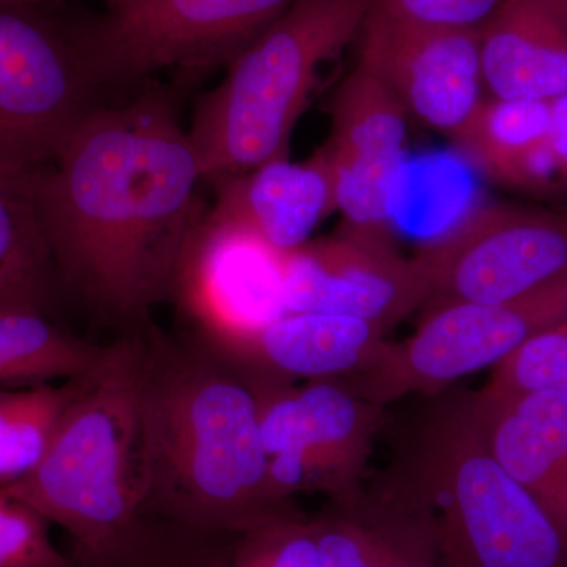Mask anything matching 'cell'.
<instances>
[{
    "mask_svg": "<svg viewBox=\"0 0 567 567\" xmlns=\"http://www.w3.org/2000/svg\"><path fill=\"white\" fill-rule=\"evenodd\" d=\"M63 295L29 175L0 173V311L33 309L58 317Z\"/></svg>",
    "mask_w": 567,
    "mask_h": 567,
    "instance_id": "obj_21",
    "label": "cell"
},
{
    "mask_svg": "<svg viewBox=\"0 0 567 567\" xmlns=\"http://www.w3.org/2000/svg\"><path fill=\"white\" fill-rule=\"evenodd\" d=\"M383 334L385 330L379 324L357 317L284 312L241 338L200 341L249 368L293 382L353 374L385 342Z\"/></svg>",
    "mask_w": 567,
    "mask_h": 567,
    "instance_id": "obj_18",
    "label": "cell"
},
{
    "mask_svg": "<svg viewBox=\"0 0 567 567\" xmlns=\"http://www.w3.org/2000/svg\"><path fill=\"white\" fill-rule=\"evenodd\" d=\"M502 2L503 0H374L369 14L409 28L480 32Z\"/></svg>",
    "mask_w": 567,
    "mask_h": 567,
    "instance_id": "obj_27",
    "label": "cell"
},
{
    "mask_svg": "<svg viewBox=\"0 0 567 567\" xmlns=\"http://www.w3.org/2000/svg\"><path fill=\"white\" fill-rule=\"evenodd\" d=\"M71 33L51 3L0 7V173L31 175L99 106Z\"/></svg>",
    "mask_w": 567,
    "mask_h": 567,
    "instance_id": "obj_8",
    "label": "cell"
},
{
    "mask_svg": "<svg viewBox=\"0 0 567 567\" xmlns=\"http://www.w3.org/2000/svg\"><path fill=\"white\" fill-rule=\"evenodd\" d=\"M51 2L52 0H0V7H39Z\"/></svg>",
    "mask_w": 567,
    "mask_h": 567,
    "instance_id": "obj_31",
    "label": "cell"
},
{
    "mask_svg": "<svg viewBox=\"0 0 567 567\" xmlns=\"http://www.w3.org/2000/svg\"><path fill=\"white\" fill-rule=\"evenodd\" d=\"M451 140L481 173L506 188L558 193L550 102L486 96Z\"/></svg>",
    "mask_w": 567,
    "mask_h": 567,
    "instance_id": "obj_19",
    "label": "cell"
},
{
    "mask_svg": "<svg viewBox=\"0 0 567 567\" xmlns=\"http://www.w3.org/2000/svg\"><path fill=\"white\" fill-rule=\"evenodd\" d=\"M372 2L293 0L235 55L188 130L205 182L287 158L317 71L360 35Z\"/></svg>",
    "mask_w": 567,
    "mask_h": 567,
    "instance_id": "obj_4",
    "label": "cell"
},
{
    "mask_svg": "<svg viewBox=\"0 0 567 567\" xmlns=\"http://www.w3.org/2000/svg\"><path fill=\"white\" fill-rule=\"evenodd\" d=\"M559 2H561V3H563V6H565V7H566V9H567V0H559Z\"/></svg>",
    "mask_w": 567,
    "mask_h": 567,
    "instance_id": "obj_33",
    "label": "cell"
},
{
    "mask_svg": "<svg viewBox=\"0 0 567 567\" xmlns=\"http://www.w3.org/2000/svg\"><path fill=\"white\" fill-rule=\"evenodd\" d=\"M475 405L492 453L567 539V394L477 391Z\"/></svg>",
    "mask_w": 567,
    "mask_h": 567,
    "instance_id": "obj_16",
    "label": "cell"
},
{
    "mask_svg": "<svg viewBox=\"0 0 567 567\" xmlns=\"http://www.w3.org/2000/svg\"><path fill=\"white\" fill-rule=\"evenodd\" d=\"M565 317L567 279L505 303L434 301L415 333L399 344L383 342L344 382L379 406L410 394H439L462 377L496 368Z\"/></svg>",
    "mask_w": 567,
    "mask_h": 567,
    "instance_id": "obj_7",
    "label": "cell"
},
{
    "mask_svg": "<svg viewBox=\"0 0 567 567\" xmlns=\"http://www.w3.org/2000/svg\"><path fill=\"white\" fill-rule=\"evenodd\" d=\"M140 514L128 525L93 546L71 544V567H233L238 537Z\"/></svg>",
    "mask_w": 567,
    "mask_h": 567,
    "instance_id": "obj_22",
    "label": "cell"
},
{
    "mask_svg": "<svg viewBox=\"0 0 567 567\" xmlns=\"http://www.w3.org/2000/svg\"><path fill=\"white\" fill-rule=\"evenodd\" d=\"M140 363V330L103 346L78 375L76 393L41 464L0 486L65 528L73 544L102 543L141 514Z\"/></svg>",
    "mask_w": 567,
    "mask_h": 567,
    "instance_id": "obj_5",
    "label": "cell"
},
{
    "mask_svg": "<svg viewBox=\"0 0 567 567\" xmlns=\"http://www.w3.org/2000/svg\"><path fill=\"white\" fill-rule=\"evenodd\" d=\"M293 0H128L70 18L85 73L99 92L132 87L164 70L199 78L229 65Z\"/></svg>",
    "mask_w": 567,
    "mask_h": 567,
    "instance_id": "obj_6",
    "label": "cell"
},
{
    "mask_svg": "<svg viewBox=\"0 0 567 567\" xmlns=\"http://www.w3.org/2000/svg\"><path fill=\"white\" fill-rule=\"evenodd\" d=\"M33 309L0 311V386H31L84 374L102 353Z\"/></svg>",
    "mask_w": 567,
    "mask_h": 567,
    "instance_id": "obj_23",
    "label": "cell"
},
{
    "mask_svg": "<svg viewBox=\"0 0 567 567\" xmlns=\"http://www.w3.org/2000/svg\"><path fill=\"white\" fill-rule=\"evenodd\" d=\"M309 520L322 567H440L434 513L398 481L334 496Z\"/></svg>",
    "mask_w": 567,
    "mask_h": 567,
    "instance_id": "obj_14",
    "label": "cell"
},
{
    "mask_svg": "<svg viewBox=\"0 0 567 567\" xmlns=\"http://www.w3.org/2000/svg\"><path fill=\"white\" fill-rule=\"evenodd\" d=\"M76 379L31 386H0V486L31 475L47 456Z\"/></svg>",
    "mask_w": 567,
    "mask_h": 567,
    "instance_id": "obj_24",
    "label": "cell"
},
{
    "mask_svg": "<svg viewBox=\"0 0 567 567\" xmlns=\"http://www.w3.org/2000/svg\"><path fill=\"white\" fill-rule=\"evenodd\" d=\"M416 259L429 303L517 300L567 279V212L488 205Z\"/></svg>",
    "mask_w": 567,
    "mask_h": 567,
    "instance_id": "obj_9",
    "label": "cell"
},
{
    "mask_svg": "<svg viewBox=\"0 0 567 567\" xmlns=\"http://www.w3.org/2000/svg\"><path fill=\"white\" fill-rule=\"evenodd\" d=\"M309 492L328 498L360 487L382 406L364 401L342 379L298 386Z\"/></svg>",
    "mask_w": 567,
    "mask_h": 567,
    "instance_id": "obj_20",
    "label": "cell"
},
{
    "mask_svg": "<svg viewBox=\"0 0 567 567\" xmlns=\"http://www.w3.org/2000/svg\"><path fill=\"white\" fill-rule=\"evenodd\" d=\"M233 567H271L257 529L238 537Z\"/></svg>",
    "mask_w": 567,
    "mask_h": 567,
    "instance_id": "obj_30",
    "label": "cell"
},
{
    "mask_svg": "<svg viewBox=\"0 0 567 567\" xmlns=\"http://www.w3.org/2000/svg\"><path fill=\"white\" fill-rule=\"evenodd\" d=\"M140 341L141 514L233 535L303 517L271 484L245 365L153 323Z\"/></svg>",
    "mask_w": 567,
    "mask_h": 567,
    "instance_id": "obj_2",
    "label": "cell"
},
{
    "mask_svg": "<svg viewBox=\"0 0 567 567\" xmlns=\"http://www.w3.org/2000/svg\"><path fill=\"white\" fill-rule=\"evenodd\" d=\"M487 96L551 102L567 93V9L559 0H503L480 31Z\"/></svg>",
    "mask_w": 567,
    "mask_h": 567,
    "instance_id": "obj_17",
    "label": "cell"
},
{
    "mask_svg": "<svg viewBox=\"0 0 567 567\" xmlns=\"http://www.w3.org/2000/svg\"><path fill=\"white\" fill-rule=\"evenodd\" d=\"M550 148L558 192H567V93L550 102Z\"/></svg>",
    "mask_w": 567,
    "mask_h": 567,
    "instance_id": "obj_29",
    "label": "cell"
},
{
    "mask_svg": "<svg viewBox=\"0 0 567 567\" xmlns=\"http://www.w3.org/2000/svg\"><path fill=\"white\" fill-rule=\"evenodd\" d=\"M281 268L287 312L357 317L386 331L431 298L416 257L377 230L347 226L282 254Z\"/></svg>",
    "mask_w": 567,
    "mask_h": 567,
    "instance_id": "obj_10",
    "label": "cell"
},
{
    "mask_svg": "<svg viewBox=\"0 0 567 567\" xmlns=\"http://www.w3.org/2000/svg\"><path fill=\"white\" fill-rule=\"evenodd\" d=\"M281 260L256 235L205 213L173 297L192 324L188 333L230 341L287 312Z\"/></svg>",
    "mask_w": 567,
    "mask_h": 567,
    "instance_id": "obj_12",
    "label": "cell"
},
{
    "mask_svg": "<svg viewBox=\"0 0 567 567\" xmlns=\"http://www.w3.org/2000/svg\"><path fill=\"white\" fill-rule=\"evenodd\" d=\"M360 61L409 117L453 137L483 103L480 32L421 29L368 13Z\"/></svg>",
    "mask_w": 567,
    "mask_h": 567,
    "instance_id": "obj_11",
    "label": "cell"
},
{
    "mask_svg": "<svg viewBox=\"0 0 567 567\" xmlns=\"http://www.w3.org/2000/svg\"><path fill=\"white\" fill-rule=\"evenodd\" d=\"M125 2H128V0H107V7H117Z\"/></svg>",
    "mask_w": 567,
    "mask_h": 567,
    "instance_id": "obj_32",
    "label": "cell"
},
{
    "mask_svg": "<svg viewBox=\"0 0 567 567\" xmlns=\"http://www.w3.org/2000/svg\"><path fill=\"white\" fill-rule=\"evenodd\" d=\"M29 182L63 293L118 334L151 324L205 216L203 167L173 96L100 103Z\"/></svg>",
    "mask_w": 567,
    "mask_h": 567,
    "instance_id": "obj_1",
    "label": "cell"
},
{
    "mask_svg": "<svg viewBox=\"0 0 567 567\" xmlns=\"http://www.w3.org/2000/svg\"><path fill=\"white\" fill-rule=\"evenodd\" d=\"M212 185L216 204L208 213L279 254L311 241L316 227L336 210L333 175L322 152L301 163L274 159Z\"/></svg>",
    "mask_w": 567,
    "mask_h": 567,
    "instance_id": "obj_15",
    "label": "cell"
},
{
    "mask_svg": "<svg viewBox=\"0 0 567 567\" xmlns=\"http://www.w3.org/2000/svg\"><path fill=\"white\" fill-rule=\"evenodd\" d=\"M394 481L434 513L440 567H567L550 514L492 453L475 393L435 394Z\"/></svg>",
    "mask_w": 567,
    "mask_h": 567,
    "instance_id": "obj_3",
    "label": "cell"
},
{
    "mask_svg": "<svg viewBox=\"0 0 567 567\" xmlns=\"http://www.w3.org/2000/svg\"><path fill=\"white\" fill-rule=\"evenodd\" d=\"M35 507L0 487V567H71Z\"/></svg>",
    "mask_w": 567,
    "mask_h": 567,
    "instance_id": "obj_26",
    "label": "cell"
},
{
    "mask_svg": "<svg viewBox=\"0 0 567 567\" xmlns=\"http://www.w3.org/2000/svg\"><path fill=\"white\" fill-rule=\"evenodd\" d=\"M271 567H322L308 517L286 518L257 528Z\"/></svg>",
    "mask_w": 567,
    "mask_h": 567,
    "instance_id": "obj_28",
    "label": "cell"
},
{
    "mask_svg": "<svg viewBox=\"0 0 567 567\" xmlns=\"http://www.w3.org/2000/svg\"><path fill=\"white\" fill-rule=\"evenodd\" d=\"M323 156L333 175L336 210L347 226L390 234L404 173L409 115L368 71L353 70L333 103Z\"/></svg>",
    "mask_w": 567,
    "mask_h": 567,
    "instance_id": "obj_13",
    "label": "cell"
},
{
    "mask_svg": "<svg viewBox=\"0 0 567 567\" xmlns=\"http://www.w3.org/2000/svg\"><path fill=\"white\" fill-rule=\"evenodd\" d=\"M481 391L498 395L536 391L567 394V317L533 336L496 365Z\"/></svg>",
    "mask_w": 567,
    "mask_h": 567,
    "instance_id": "obj_25",
    "label": "cell"
}]
</instances>
